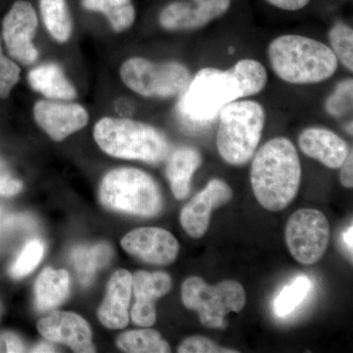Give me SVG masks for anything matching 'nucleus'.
Returning <instances> with one entry per match:
<instances>
[{"label": "nucleus", "instance_id": "nucleus-14", "mask_svg": "<svg viewBox=\"0 0 353 353\" xmlns=\"http://www.w3.org/2000/svg\"><path fill=\"white\" fill-rule=\"evenodd\" d=\"M38 330L46 340L63 343L75 352H95L90 325L75 313H51L39 320Z\"/></svg>", "mask_w": 353, "mask_h": 353}, {"label": "nucleus", "instance_id": "nucleus-26", "mask_svg": "<svg viewBox=\"0 0 353 353\" xmlns=\"http://www.w3.org/2000/svg\"><path fill=\"white\" fill-rule=\"evenodd\" d=\"M118 347L125 352L167 353L171 352L169 343L155 330H134L121 334Z\"/></svg>", "mask_w": 353, "mask_h": 353}, {"label": "nucleus", "instance_id": "nucleus-6", "mask_svg": "<svg viewBox=\"0 0 353 353\" xmlns=\"http://www.w3.org/2000/svg\"><path fill=\"white\" fill-rule=\"evenodd\" d=\"M99 199L105 208L141 217H153L163 208L157 183L145 172L119 168L109 172L99 188Z\"/></svg>", "mask_w": 353, "mask_h": 353}, {"label": "nucleus", "instance_id": "nucleus-20", "mask_svg": "<svg viewBox=\"0 0 353 353\" xmlns=\"http://www.w3.org/2000/svg\"><path fill=\"white\" fill-rule=\"evenodd\" d=\"M29 83L34 90L48 99L69 101L77 95L75 88L57 64L46 63L32 69L29 74Z\"/></svg>", "mask_w": 353, "mask_h": 353}, {"label": "nucleus", "instance_id": "nucleus-30", "mask_svg": "<svg viewBox=\"0 0 353 353\" xmlns=\"http://www.w3.org/2000/svg\"><path fill=\"white\" fill-rule=\"evenodd\" d=\"M353 81L352 79L340 82L333 94L330 95L325 103V108L330 115L341 117L352 110Z\"/></svg>", "mask_w": 353, "mask_h": 353}, {"label": "nucleus", "instance_id": "nucleus-16", "mask_svg": "<svg viewBox=\"0 0 353 353\" xmlns=\"http://www.w3.org/2000/svg\"><path fill=\"white\" fill-rule=\"evenodd\" d=\"M172 289V279L164 272L148 273L137 272L132 278V290L136 303L132 310V319L139 326H152L157 321L155 301L166 296Z\"/></svg>", "mask_w": 353, "mask_h": 353}, {"label": "nucleus", "instance_id": "nucleus-28", "mask_svg": "<svg viewBox=\"0 0 353 353\" xmlns=\"http://www.w3.org/2000/svg\"><path fill=\"white\" fill-rule=\"evenodd\" d=\"M331 50L348 71H353V31L350 26L338 23L329 32Z\"/></svg>", "mask_w": 353, "mask_h": 353}, {"label": "nucleus", "instance_id": "nucleus-19", "mask_svg": "<svg viewBox=\"0 0 353 353\" xmlns=\"http://www.w3.org/2000/svg\"><path fill=\"white\" fill-rule=\"evenodd\" d=\"M201 152L192 146H181L171 153L167 161L166 176L176 199L189 196L192 178L201 166Z\"/></svg>", "mask_w": 353, "mask_h": 353}, {"label": "nucleus", "instance_id": "nucleus-21", "mask_svg": "<svg viewBox=\"0 0 353 353\" xmlns=\"http://www.w3.org/2000/svg\"><path fill=\"white\" fill-rule=\"evenodd\" d=\"M69 290L68 272L44 269L36 282L37 307L41 311L57 307L68 296Z\"/></svg>", "mask_w": 353, "mask_h": 353}, {"label": "nucleus", "instance_id": "nucleus-18", "mask_svg": "<svg viewBox=\"0 0 353 353\" xmlns=\"http://www.w3.org/2000/svg\"><path fill=\"white\" fill-rule=\"evenodd\" d=\"M132 278L130 272L118 270L109 281L105 299L99 309V320L106 328L123 329L129 323Z\"/></svg>", "mask_w": 353, "mask_h": 353}, {"label": "nucleus", "instance_id": "nucleus-25", "mask_svg": "<svg viewBox=\"0 0 353 353\" xmlns=\"http://www.w3.org/2000/svg\"><path fill=\"white\" fill-rule=\"evenodd\" d=\"M44 25L53 39L59 43L68 41L72 32L66 0H39Z\"/></svg>", "mask_w": 353, "mask_h": 353}, {"label": "nucleus", "instance_id": "nucleus-9", "mask_svg": "<svg viewBox=\"0 0 353 353\" xmlns=\"http://www.w3.org/2000/svg\"><path fill=\"white\" fill-rule=\"evenodd\" d=\"M285 234L290 254L297 262L317 263L328 248V219L317 209H299L288 220Z\"/></svg>", "mask_w": 353, "mask_h": 353}, {"label": "nucleus", "instance_id": "nucleus-39", "mask_svg": "<svg viewBox=\"0 0 353 353\" xmlns=\"http://www.w3.org/2000/svg\"><path fill=\"white\" fill-rule=\"evenodd\" d=\"M9 175H11V174L9 173L6 162H4L3 160L1 159V157H0V181Z\"/></svg>", "mask_w": 353, "mask_h": 353}, {"label": "nucleus", "instance_id": "nucleus-22", "mask_svg": "<svg viewBox=\"0 0 353 353\" xmlns=\"http://www.w3.org/2000/svg\"><path fill=\"white\" fill-rule=\"evenodd\" d=\"M71 259L80 282L88 285L94 281L99 269L108 266L112 259V248L108 243L77 246L72 250Z\"/></svg>", "mask_w": 353, "mask_h": 353}, {"label": "nucleus", "instance_id": "nucleus-23", "mask_svg": "<svg viewBox=\"0 0 353 353\" xmlns=\"http://www.w3.org/2000/svg\"><path fill=\"white\" fill-rule=\"evenodd\" d=\"M228 71L238 82L240 99L259 94L268 80L265 67L254 59L240 60Z\"/></svg>", "mask_w": 353, "mask_h": 353}, {"label": "nucleus", "instance_id": "nucleus-29", "mask_svg": "<svg viewBox=\"0 0 353 353\" xmlns=\"http://www.w3.org/2000/svg\"><path fill=\"white\" fill-rule=\"evenodd\" d=\"M43 252L44 246L41 241H30L13 262L10 268L11 276L21 279L29 275L43 259Z\"/></svg>", "mask_w": 353, "mask_h": 353}, {"label": "nucleus", "instance_id": "nucleus-38", "mask_svg": "<svg viewBox=\"0 0 353 353\" xmlns=\"http://www.w3.org/2000/svg\"><path fill=\"white\" fill-rule=\"evenodd\" d=\"M352 226L348 228L347 231L345 232L343 234V243L347 245V250H350V253L352 254Z\"/></svg>", "mask_w": 353, "mask_h": 353}, {"label": "nucleus", "instance_id": "nucleus-4", "mask_svg": "<svg viewBox=\"0 0 353 353\" xmlns=\"http://www.w3.org/2000/svg\"><path fill=\"white\" fill-rule=\"evenodd\" d=\"M240 99L238 82L228 70L203 68L190 80L181 94L178 112L185 124L206 127L214 122L230 102Z\"/></svg>", "mask_w": 353, "mask_h": 353}, {"label": "nucleus", "instance_id": "nucleus-1", "mask_svg": "<svg viewBox=\"0 0 353 353\" xmlns=\"http://www.w3.org/2000/svg\"><path fill=\"white\" fill-rule=\"evenodd\" d=\"M250 181L262 208L281 211L296 199L301 182V165L294 143L275 138L260 148L253 158Z\"/></svg>", "mask_w": 353, "mask_h": 353}, {"label": "nucleus", "instance_id": "nucleus-35", "mask_svg": "<svg viewBox=\"0 0 353 353\" xmlns=\"http://www.w3.org/2000/svg\"><path fill=\"white\" fill-rule=\"evenodd\" d=\"M23 183L17 179L9 175L0 181V196H15L22 190Z\"/></svg>", "mask_w": 353, "mask_h": 353}, {"label": "nucleus", "instance_id": "nucleus-2", "mask_svg": "<svg viewBox=\"0 0 353 353\" xmlns=\"http://www.w3.org/2000/svg\"><path fill=\"white\" fill-rule=\"evenodd\" d=\"M268 57L276 75L294 85L324 82L334 75L339 65L331 48L299 34H284L272 41Z\"/></svg>", "mask_w": 353, "mask_h": 353}, {"label": "nucleus", "instance_id": "nucleus-11", "mask_svg": "<svg viewBox=\"0 0 353 353\" xmlns=\"http://www.w3.org/2000/svg\"><path fill=\"white\" fill-rule=\"evenodd\" d=\"M233 199V190L221 179H212L181 211L182 227L190 236L201 239L208 232L211 213Z\"/></svg>", "mask_w": 353, "mask_h": 353}, {"label": "nucleus", "instance_id": "nucleus-34", "mask_svg": "<svg viewBox=\"0 0 353 353\" xmlns=\"http://www.w3.org/2000/svg\"><path fill=\"white\" fill-rule=\"evenodd\" d=\"M340 181L341 185L347 189L353 187V153L350 150L347 158L341 166Z\"/></svg>", "mask_w": 353, "mask_h": 353}, {"label": "nucleus", "instance_id": "nucleus-24", "mask_svg": "<svg viewBox=\"0 0 353 353\" xmlns=\"http://www.w3.org/2000/svg\"><path fill=\"white\" fill-rule=\"evenodd\" d=\"M82 3L88 10L103 13L116 32L126 31L136 18L131 0H82Z\"/></svg>", "mask_w": 353, "mask_h": 353}, {"label": "nucleus", "instance_id": "nucleus-40", "mask_svg": "<svg viewBox=\"0 0 353 353\" xmlns=\"http://www.w3.org/2000/svg\"><path fill=\"white\" fill-rule=\"evenodd\" d=\"M0 213H1V209H0Z\"/></svg>", "mask_w": 353, "mask_h": 353}, {"label": "nucleus", "instance_id": "nucleus-15", "mask_svg": "<svg viewBox=\"0 0 353 353\" xmlns=\"http://www.w3.org/2000/svg\"><path fill=\"white\" fill-rule=\"evenodd\" d=\"M36 122L53 141H63L88 124V115L83 106L74 103L41 101L34 108Z\"/></svg>", "mask_w": 353, "mask_h": 353}, {"label": "nucleus", "instance_id": "nucleus-31", "mask_svg": "<svg viewBox=\"0 0 353 353\" xmlns=\"http://www.w3.org/2000/svg\"><path fill=\"white\" fill-rule=\"evenodd\" d=\"M180 353H238V350L223 347L203 336H192L185 339L178 348Z\"/></svg>", "mask_w": 353, "mask_h": 353}, {"label": "nucleus", "instance_id": "nucleus-17", "mask_svg": "<svg viewBox=\"0 0 353 353\" xmlns=\"http://www.w3.org/2000/svg\"><path fill=\"white\" fill-rule=\"evenodd\" d=\"M301 152L331 169H340L350 148L345 139L325 128H308L299 139Z\"/></svg>", "mask_w": 353, "mask_h": 353}, {"label": "nucleus", "instance_id": "nucleus-13", "mask_svg": "<svg viewBox=\"0 0 353 353\" xmlns=\"http://www.w3.org/2000/svg\"><path fill=\"white\" fill-rule=\"evenodd\" d=\"M196 6L174 2L160 14V24L168 31L201 29L227 12L231 0H194Z\"/></svg>", "mask_w": 353, "mask_h": 353}, {"label": "nucleus", "instance_id": "nucleus-10", "mask_svg": "<svg viewBox=\"0 0 353 353\" xmlns=\"http://www.w3.org/2000/svg\"><path fill=\"white\" fill-rule=\"evenodd\" d=\"M38 18L27 1H16L2 23V36L10 57L23 65L37 61L38 50L32 43Z\"/></svg>", "mask_w": 353, "mask_h": 353}, {"label": "nucleus", "instance_id": "nucleus-8", "mask_svg": "<svg viewBox=\"0 0 353 353\" xmlns=\"http://www.w3.org/2000/svg\"><path fill=\"white\" fill-rule=\"evenodd\" d=\"M120 76L128 88L145 97L181 95L192 80L187 67L176 61L157 63L145 58L134 57L122 65Z\"/></svg>", "mask_w": 353, "mask_h": 353}, {"label": "nucleus", "instance_id": "nucleus-27", "mask_svg": "<svg viewBox=\"0 0 353 353\" xmlns=\"http://www.w3.org/2000/svg\"><path fill=\"white\" fill-rule=\"evenodd\" d=\"M312 289V282L306 276H299L292 284L285 287L274 303V311L279 317H285L294 312L303 303Z\"/></svg>", "mask_w": 353, "mask_h": 353}, {"label": "nucleus", "instance_id": "nucleus-32", "mask_svg": "<svg viewBox=\"0 0 353 353\" xmlns=\"http://www.w3.org/2000/svg\"><path fill=\"white\" fill-rule=\"evenodd\" d=\"M20 78V68L4 57L0 41V97L6 99Z\"/></svg>", "mask_w": 353, "mask_h": 353}, {"label": "nucleus", "instance_id": "nucleus-36", "mask_svg": "<svg viewBox=\"0 0 353 353\" xmlns=\"http://www.w3.org/2000/svg\"><path fill=\"white\" fill-rule=\"evenodd\" d=\"M272 6L287 11H297L304 8L310 0H266Z\"/></svg>", "mask_w": 353, "mask_h": 353}, {"label": "nucleus", "instance_id": "nucleus-12", "mask_svg": "<svg viewBox=\"0 0 353 353\" xmlns=\"http://www.w3.org/2000/svg\"><path fill=\"white\" fill-rule=\"evenodd\" d=\"M121 245L128 253L153 265H168L178 256L179 245L175 236L160 228H139L127 234Z\"/></svg>", "mask_w": 353, "mask_h": 353}, {"label": "nucleus", "instance_id": "nucleus-33", "mask_svg": "<svg viewBox=\"0 0 353 353\" xmlns=\"http://www.w3.org/2000/svg\"><path fill=\"white\" fill-rule=\"evenodd\" d=\"M26 347L19 336L12 333L0 336V352H25Z\"/></svg>", "mask_w": 353, "mask_h": 353}, {"label": "nucleus", "instance_id": "nucleus-3", "mask_svg": "<svg viewBox=\"0 0 353 353\" xmlns=\"http://www.w3.org/2000/svg\"><path fill=\"white\" fill-rule=\"evenodd\" d=\"M94 134L99 148L111 157L158 164L169 154L163 134L137 121L103 118L95 125Z\"/></svg>", "mask_w": 353, "mask_h": 353}, {"label": "nucleus", "instance_id": "nucleus-7", "mask_svg": "<svg viewBox=\"0 0 353 353\" xmlns=\"http://www.w3.org/2000/svg\"><path fill=\"white\" fill-rule=\"evenodd\" d=\"M182 301L185 307L199 313L203 326L224 329L225 317L245 307L246 294L236 281H222L211 285L201 277H190L182 285Z\"/></svg>", "mask_w": 353, "mask_h": 353}, {"label": "nucleus", "instance_id": "nucleus-5", "mask_svg": "<svg viewBox=\"0 0 353 353\" xmlns=\"http://www.w3.org/2000/svg\"><path fill=\"white\" fill-rule=\"evenodd\" d=\"M218 152L227 163L241 166L254 155L265 125L261 104L252 101H234L220 111Z\"/></svg>", "mask_w": 353, "mask_h": 353}, {"label": "nucleus", "instance_id": "nucleus-37", "mask_svg": "<svg viewBox=\"0 0 353 353\" xmlns=\"http://www.w3.org/2000/svg\"><path fill=\"white\" fill-rule=\"evenodd\" d=\"M32 352H55V347L48 343H41L32 348Z\"/></svg>", "mask_w": 353, "mask_h": 353}]
</instances>
